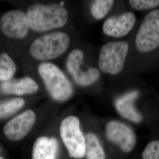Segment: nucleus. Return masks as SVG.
I'll return each instance as SVG.
<instances>
[{"label": "nucleus", "instance_id": "f257e3e1", "mask_svg": "<svg viewBox=\"0 0 159 159\" xmlns=\"http://www.w3.org/2000/svg\"><path fill=\"white\" fill-rule=\"evenodd\" d=\"M29 27L37 31H46L63 27L68 21L67 10L61 4L44 6L35 4L26 13Z\"/></svg>", "mask_w": 159, "mask_h": 159}, {"label": "nucleus", "instance_id": "f03ea898", "mask_svg": "<svg viewBox=\"0 0 159 159\" xmlns=\"http://www.w3.org/2000/svg\"><path fill=\"white\" fill-rule=\"evenodd\" d=\"M70 40L63 32H54L36 39L30 47V53L38 60H48L60 56L67 50Z\"/></svg>", "mask_w": 159, "mask_h": 159}, {"label": "nucleus", "instance_id": "7ed1b4c3", "mask_svg": "<svg viewBox=\"0 0 159 159\" xmlns=\"http://www.w3.org/2000/svg\"><path fill=\"white\" fill-rule=\"evenodd\" d=\"M39 73L51 96L58 102L67 100L73 94L71 84L63 72L52 63H41Z\"/></svg>", "mask_w": 159, "mask_h": 159}, {"label": "nucleus", "instance_id": "20e7f679", "mask_svg": "<svg viewBox=\"0 0 159 159\" xmlns=\"http://www.w3.org/2000/svg\"><path fill=\"white\" fill-rule=\"evenodd\" d=\"M129 44L126 41H113L102 46L98 58V67L104 73H120L125 66L129 52Z\"/></svg>", "mask_w": 159, "mask_h": 159}, {"label": "nucleus", "instance_id": "39448f33", "mask_svg": "<svg viewBox=\"0 0 159 159\" xmlns=\"http://www.w3.org/2000/svg\"><path fill=\"white\" fill-rule=\"evenodd\" d=\"M137 50L150 53L159 48V8L148 12L137 31L135 39Z\"/></svg>", "mask_w": 159, "mask_h": 159}, {"label": "nucleus", "instance_id": "423d86ee", "mask_svg": "<svg viewBox=\"0 0 159 159\" xmlns=\"http://www.w3.org/2000/svg\"><path fill=\"white\" fill-rule=\"evenodd\" d=\"M79 119L69 116L63 120L60 133L69 156L75 159H81L85 154V138L80 129Z\"/></svg>", "mask_w": 159, "mask_h": 159}, {"label": "nucleus", "instance_id": "0eeeda50", "mask_svg": "<svg viewBox=\"0 0 159 159\" xmlns=\"http://www.w3.org/2000/svg\"><path fill=\"white\" fill-rule=\"evenodd\" d=\"M83 51L75 49L68 55L67 67L76 83L82 86H88L96 82L100 76V73L98 69L94 67L83 70Z\"/></svg>", "mask_w": 159, "mask_h": 159}, {"label": "nucleus", "instance_id": "6e6552de", "mask_svg": "<svg viewBox=\"0 0 159 159\" xmlns=\"http://www.w3.org/2000/svg\"><path fill=\"white\" fill-rule=\"evenodd\" d=\"M2 33L12 39H23L29 33V25L26 14L20 10H13L4 14L1 19Z\"/></svg>", "mask_w": 159, "mask_h": 159}, {"label": "nucleus", "instance_id": "1a4fd4ad", "mask_svg": "<svg viewBox=\"0 0 159 159\" xmlns=\"http://www.w3.org/2000/svg\"><path fill=\"white\" fill-rule=\"evenodd\" d=\"M36 116L28 110L8 121L4 128L6 136L12 141H18L26 136L34 125Z\"/></svg>", "mask_w": 159, "mask_h": 159}, {"label": "nucleus", "instance_id": "9d476101", "mask_svg": "<svg viewBox=\"0 0 159 159\" xmlns=\"http://www.w3.org/2000/svg\"><path fill=\"white\" fill-rule=\"evenodd\" d=\"M106 133L108 139L125 152H131L136 145V137L134 131L120 121H110L106 126Z\"/></svg>", "mask_w": 159, "mask_h": 159}, {"label": "nucleus", "instance_id": "9b49d317", "mask_svg": "<svg viewBox=\"0 0 159 159\" xmlns=\"http://www.w3.org/2000/svg\"><path fill=\"white\" fill-rule=\"evenodd\" d=\"M136 23V16L131 12L107 18L103 24L102 31L113 37H121L129 34Z\"/></svg>", "mask_w": 159, "mask_h": 159}, {"label": "nucleus", "instance_id": "f8f14e48", "mask_svg": "<svg viewBox=\"0 0 159 159\" xmlns=\"http://www.w3.org/2000/svg\"><path fill=\"white\" fill-rule=\"evenodd\" d=\"M139 94V92L136 90L130 91L117 98L115 102V106L119 113L134 123H139L142 119V115L137 111L134 105Z\"/></svg>", "mask_w": 159, "mask_h": 159}, {"label": "nucleus", "instance_id": "ddd939ff", "mask_svg": "<svg viewBox=\"0 0 159 159\" xmlns=\"http://www.w3.org/2000/svg\"><path fill=\"white\" fill-rule=\"evenodd\" d=\"M0 90L5 94L24 95L33 94L39 90V85L30 77L18 80H10L4 81Z\"/></svg>", "mask_w": 159, "mask_h": 159}, {"label": "nucleus", "instance_id": "4468645a", "mask_svg": "<svg viewBox=\"0 0 159 159\" xmlns=\"http://www.w3.org/2000/svg\"><path fill=\"white\" fill-rule=\"evenodd\" d=\"M58 144L54 137L42 136L34 143L33 159H57Z\"/></svg>", "mask_w": 159, "mask_h": 159}, {"label": "nucleus", "instance_id": "2eb2a0df", "mask_svg": "<svg viewBox=\"0 0 159 159\" xmlns=\"http://www.w3.org/2000/svg\"><path fill=\"white\" fill-rule=\"evenodd\" d=\"M85 138L87 159H106L104 152L96 136L88 133Z\"/></svg>", "mask_w": 159, "mask_h": 159}, {"label": "nucleus", "instance_id": "dca6fc26", "mask_svg": "<svg viewBox=\"0 0 159 159\" xmlns=\"http://www.w3.org/2000/svg\"><path fill=\"white\" fill-rule=\"evenodd\" d=\"M16 71L13 60L6 52L0 54V80L6 81L11 80Z\"/></svg>", "mask_w": 159, "mask_h": 159}, {"label": "nucleus", "instance_id": "f3484780", "mask_svg": "<svg viewBox=\"0 0 159 159\" xmlns=\"http://www.w3.org/2000/svg\"><path fill=\"white\" fill-rule=\"evenodd\" d=\"M24 105V100L21 98H13L0 103V119L6 118L16 113Z\"/></svg>", "mask_w": 159, "mask_h": 159}, {"label": "nucleus", "instance_id": "a211bd4d", "mask_svg": "<svg viewBox=\"0 0 159 159\" xmlns=\"http://www.w3.org/2000/svg\"><path fill=\"white\" fill-rule=\"evenodd\" d=\"M114 1L113 0H96L94 1L91 7L92 16L97 20L105 17L113 7Z\"/></svg>", "mask_w": 159, "mask_h": 159}, {"label": "nucleus", "instance_id": "6ab92c4d", "mask_svg": "<svg viewBox=\"0 0 159 159\" xmlns=\"http://www.w3.org/2000/svg\"><path fill=\"white\" fill-rule=\"evenodd\" d=\"M131 6L136 10H155L159 7V0H130Z\"/></svg>", "mask_w": 159, "mask_h": 159}, {"label": "nucleus", "instance_id": "aec40b11", "mask_svg": "<svg viewBox=\"0 0 159 159\" xmlns=\"http://www.w3.org/2000/svg\"><path fill=\"white\" fill-rule=\"evenodd\" d=\"M143 159H159V140H153L145 147L142 153Z\"/></svg>", "mask_w": 159, "mask_h": 159}, {"label": "nucleus", "instance_id": "412c9836", "mask_svg": "<svg viewBox=\"0 0 159 159\" xmlns=\"http://www.w3.org/2000/svg\"><path fill=\"white\" fill-rule=\"evenodd\" d=\"M0 150H1V149H0ZM0 159H4V158H3V157H1V156H0Z\"/></svg>", "mask_w": 159, "mask_h": 159}]
</instances>
